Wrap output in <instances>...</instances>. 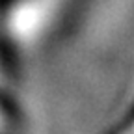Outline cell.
Instances as JSON below:
<instances>
[{"instance_id":"obj_1","label":"cell","mask_w":134,"mask_h":134,"mask_svg":"<svg viewBox=\"0 0 134 134\" xmlns=\"http://www.w3.org/2000/svg\"><path fill=\"white\" fill-rule=\"evenodd\" d=\"M108 134H134V103L130 104V108L123 114L121 121H117Z\"/></svg>"}]
</instances>
